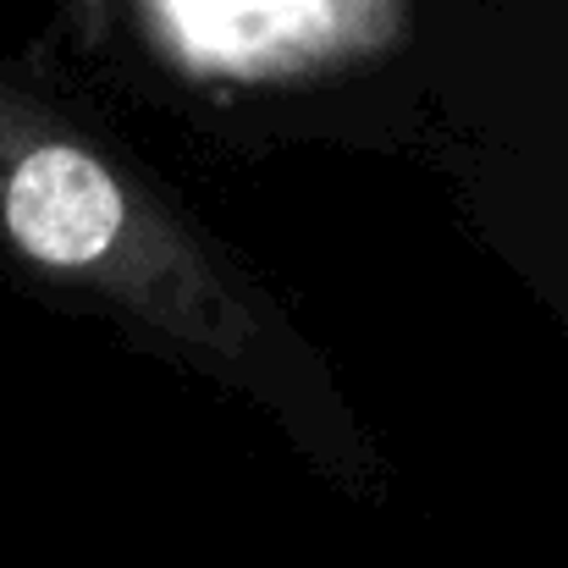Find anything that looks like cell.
<instances>
[{
    "instance_id": "obj_1",
    "label": "cell",
    "mask_w": 568,
    "mask_h": 568,
    "mask_svg": "<svg viewBox=\"0 0 568 568\" xmlns=\"http://www.w3.org/2000/svg\"><path fill=\"white\" fill-rule=\"evenodd\" d=\"M0 243L55 276L105 293L204 365L276 386V343L254 298L199 248L161 199L94 139L0 78Z\"/></svg>"
},
{
    "instance_id": "obj_2",
    "label": "cell",
    "mask_w": 568,
    "mask_h": 568,
    "mask_svg": "<svg viewBox=\"0 0 568 568\" xmlns=\"http://www.w3.org/2000/svg\"><path fill=\"white\" fill-rule=\"evenodd\" d=\"M150 44L189 78L282 83L381 55L403 39V0H139Z\"/></svg>"
}]
</instances>
